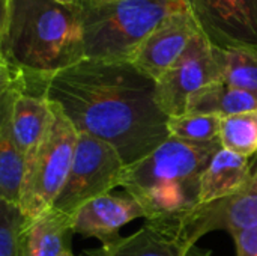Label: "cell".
Masks as SVG:
<instances>
[{"label":"cell","mask_w":257,"mask_h":256,"mask_svg":"<svg viewBox=\"0 0 257 256\" xmlns=\"http://www.w3.org/2000/svg\"><path fill=\"white\" fill-rule=\"evenodd\" d=\"M45 97L78 133L113 145L126 166L169 139V116L155 101V81L131 62L83 59L51 75Z\"/></svg>","instance_id":"6da1fadb"},{"label":"cell","mask_w":257,"mask_h":256,"mask_svg":"<svg viewBox=\"0 0 257 256\" xmlns=\"http://www.w3.org/2000/svg\"><path fill=\"white\" fill-rule=\"evenodd\" d=\"M86 59L78 5L57 0L2 3L0 62L42 78Z\"/></svg>","instance_id":"7a4b0ae2"},{"label":"cell","mask_w":257,"mask_h":256,"mask_svg":"<svg viewBox=\"0 0 257 256\" xmlns=\"http://www.w3.org/2000/svg\"><path fill=\"white\" fill-rule=\"evenodd\" d=\"M220 148V140L193 143L169 136L151 154L125 167L120 187L140 204L146 222L179 228L190 235V223L200 210L202 175Z\"/></svg>","instance_id":"3957f363"},{"label":"cell","mask_w":257,"mask_h":256,"mask_svg":"<svg viewBox=\"0 0 257 256\" xmlns=\"http://www.w3.org/2000/svg\"><path fill=\"white\" fill-rule=\"evenodd\" d=\"M188 0H117L102 5L78 3L86 59L131 62L146 36Z\"/></svg>","instance_id":"277c9868"},{"label":"cell","mask_w":257,"mask_h":256,"mask_svg":"<svg viewBox=\"0 0 257 256\" xmlns=\"http://www.w3.org/2000/svg\"><path fill=\"white\" fill-rule=\"evenodd\" d=\"M51 106V125L42 142L26 157L18 207L29 220L53 208L68 180L78 140L72 122L59 106Z\"/></svg>","instance_id":"5b68a950"},{"label":"cell","mask_w":257,"mask_h":256,"mask_svg":"<svg viewBox=\"0 0 257 256\" xmlns=\"http://www.w3.org/2000/svg\"><path fill=\"white\" fill-rule=\"evenodd\" d=\"M125 167V161L113 145L78 133L68 180L53 208L74 217L86 202L120 187Z\"/></svg>","instance_id":"8992f818"},{"label":"cell","mask_w":257,"mask_h":256,"mask_svg":"<svg viewBox=\"0 0 257 256\" xmlns=\"http://www.w3.org/2000/svg\"><path fill=\"white\" fill-rule=\"evenodd\" d=\"M220 81L214 45L200 30L179 59L155 81V101L169 118L187 113L193 94Z\"/></svg>","instance_id":"52a82bcc"},{"label":"cell","mask_w":257,"mask_h":256,"mask_svg":"<svg viewBox=\"0 0 257 256\" xmlns=\"http://www.w3.org/2000/svg\"><path fill=\"white\" fill-rule=\"evenodd\" d=\"M199 32L200 26L190 5L175 11L139 45L131 63L146 77L157 81L179 59Z\"/></svg>","instance_id":"ba28073f"},{"label":"cell","mask_w":257,"mask_h":256,"mask_svg":"<svg viewBox=\"0 0 257 256\" xmlns=\"http://www.w3.org/2000/svg\"><path fill=\"white\" fill-rule=\"evenodd\" d=\"M188 5L214 47L257 45V0H188Z\"/></svg>","instance_id":"9c48e42d"},{"label":"cell","mask_w":257,"mask_h":256,"mask_svg":"<svg viewBox=\"0 0 257 256\" xmlns=\"http://www.w3.org/2000/svg\"><path fill=\"white\" fill-rule=\"evenodd\" d=\"M90 256H212L197 246L185 231L146 222L131 235L120 237L110 246L87 250Z\"/></svg>","instance_id":"30bf717a"},{"label":"cell","mask_w":257,"mask_h":256,"mask_svg":"<svg viewBox=\"0 0 257 256\" xmlns=\"http://www.w3.org/2000/svg\"><path fill=\"white\" fill-rule=\"evenodd\" d=\"M136 219H146V214L134 198L107 193L86 202L74 214V232L110 246L122 237L120 228Z\"/></svg>","instance_id":"8fae6325"},{"label":"cell","mask_w":257,"mask_h":256,"mask_svg":"<svg viewBox=\"0 0 257 256\" xmlns=\"http://www.w3.org/2000/svg\"><path fill=\"white\" fill-rule=\"evenodd\" d=\"M254 226H257V155L244 189L223 202L202 207L191 220L188 232L193 240L199 241L211 231L223 229L232 234Z\"/></svg>","instance_id":"7c38bea8"},{"label":"cell","mask_w":257,"mask_h":256,"mask_svg":"<svg viewBox=\"0 0 257 256\" xmlns=\"http://www.w3.org/2000/svg\"><path fill=\"white\" fill-rule=\"evenodd\" d=\"M12 92L11 130L24 158L42 142L51 121L53 106L44 94L23 92L14 86H0Z\"/></svg>","instance_id":"4fadbf2b"},{"label":"cell","mask_w":257,"mask_h":256,"mask_svg":"<svg viewBox=\"0 0 257 256\" xmlns=\"http://www.w3.org/2000/svg\"><path fill=\"white\" fill-rule=\"evenodd\" d=\"M250 158L220 148L209 160L200 181V208L223 202L239 193L251 174Z\"/></svg>","instance_id":"5bb4252c"},{"label":"cell","mask_w":257,"mask_h":256,"mask_svg":"<svg viewBox=\"0 0 257 256\" xmlns=\"http://www.w3.org/2000/svg\"><path fill=\"white\" fill-rule=\"evenodd\" d=\"M74 217L50 208L29 220L20 241V256H69Z\"/></svg>","instance_id":"9a60e30c"},{"label":"cell","mask_w":257,"mask_h":256,"mask_svg":"<svg viewBox=\"0 0 257 256\" xmlns=\"http://www.w3.org/2000/svg\"><path fill=\"white\" fill-rule=\"evenodd\" d=\"M11 106L12 92L0 89V199L18 205L26 158L12 136Z\"/></svg>","instance_id":"2e32d148"},{"label":"cell","mask_w":257,"mask_h":256,"mask_svg":"<svg viewBox=\"0 0 257 256\" xmlns=\"http://www.w3.org/2000/svg\"><path fill=\"white\" fill-rule=\"evenodd\" d=\"M257 110V95L229 86L223 81L211 83L191 95L187 113L215 115L220 118Z\"/></svg>","instance_id":"e0dca14e"},{"label":"cell","mask_w":257,"mask_h":256,"mask_svg":"<svg viewBox=\"0 0 257 256\" xmlns=\"http://www.w3.org/2000/svg\"><path fill=\"white\" fill-rule=\"evenodd\" d=\"M220 81L257 95V45L214 47Z\"/></svg>","instance_id":"ac0fdd59"},{"label":"cell","mask_w":257,"mask_h":256,"mask_svg":"<svg viewBox=\"0 0 257 256\" xmlns=\"http://www.w3.org/2000/svg\"><path fill=\"white\" fill-rule=\"evenodd\" d=\"M220 143L247 158L257 155V110L221 118Z\"/></svg>","instance_id":"d6986e66"},{"label":"cell","mask_w":257,"mask_h":256,"mask_svg":"<svg viewBox=\"0 0 257 256\" xmlns=\"http://www.w3.org/2000/svg\"><path fill=\"white\" fill-rule=\"evenodd\" d=\"M221 118L215 115L185 113L169 118V136L193 143H211L220 140Z\"/></svg>","instance_id":"ffe728a7"},{"label":"cell","mask_w":257,"mask_h":256,"mask_svg":"<svg viewBox=\"0 0 257 256\" xmlns=\"http://www.w3.org/2000/svg\"><path fill=\"white\" fill-rule=\"evenodd\" d=\"M27 222L17 204L0 199V256H20V241Z\"/></svg>","instance_id":"44dd1931"},{"label":"cell","mask_w":257,"mask_h":256,"mask_svg":"<svg viewBox=\"0 0 257 256\" xmlns=\"http://www.w3.org/2000/svg\"><path fill=\"white\" fill-rule=\"evenodd\" d=\"M235 241L236 256H257V226L230 234Z\"/></svg>","instance_id":"7402d4cb"},{"label":"cell","mask_w":257,"mask_h":256,"mask_svg":"<svg viewBox=\"0 0 257 256\" xmlns=\"http://www.w3.org/2000/svg\"><path fill=\"white\" fill-rule=\"evenodd\" d=\"M81 2L89 3V5H102V3H111V2H117V0H81Z\"/></svg>","instance_id":"603a6c76"},{"label":"cell","mask_w":257,"mask_h":256,"mask_svg":"<svg viewBox=\"0 0 257 256\" xmlns=\"http://www.w3.org/2000/svg\"><path fill=\"white\" fill-rule=\"evenodd\" d=\"M60 3H66V5H78L81 0H57Z\"/></svg>","instance_id":"cb8c5ba5"},{"label":"cell","mask_w":257,"mask_h":256,"mask_svg":"<svg viewBox=\"0 0 257 256\" xmlns=\"http://www.w3.org/2000/svg\"><path fill=\"white\" fill-rule=\"evenodd\" d=\"M80 256H90V255H87L86 252H83V253H81V255H80Z\"/></svg>","instance_id":"d4e9b609"},{"label":"cell","mask_w":257,"mask_h":256,"mask_svg":"<svg viewBox=\"0 0 257 256\" xmlns=\"http://www.w3.org/2000/svg\"><path fill=\"white\" fill-rule=\"evenodd\" d=\"M69 256H74V253H71V255H69Z\"/></svg>","instance_id":"484cf974"}]
</instances>
